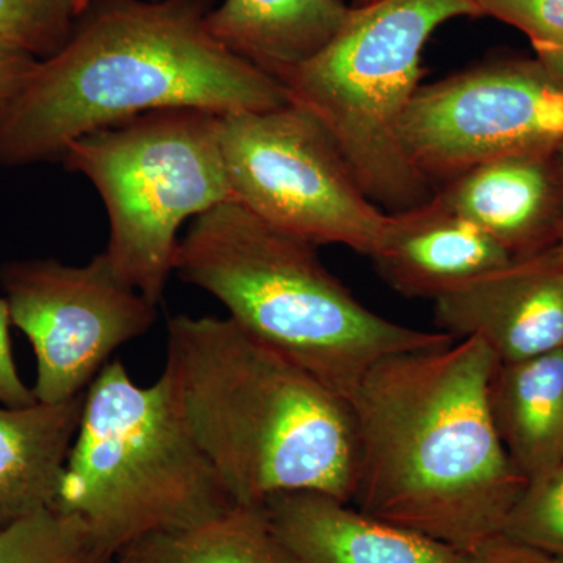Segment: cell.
<instances>
[{"label":"cell","mask_w":563,"mask_h":563,"mask_svg":"<svg viewBox=\"0 0 563 563\" xmlns=\"http://www.w3.org/2000/svg\"><path fill=\"white\" fill-rule=\"evenodd\" d=\"M498 362L470 336L376 363L350 399L357 440L351 504L463 554L501 536L528 481L488 409Z\"/></svg>","instance_id":"obj_1"},{"label":"cell","mask_w":563,"mask_h":563,"mask_svg":"<svg viewBox=\"0 0 563 563\" xmlns=\"http://www.w3.org/2000/svg\"><path fill=\"white\" fill-rule=\"evenodd\" d=\"M214 0H96L38 60L0 122V168L60 161L70 141L165 109H279V80L207 29Z\"/></svg>","instance_id":"obj_2"},{"label":"cell","mask_w":563,"mask_h":563,"mask_svg":"<svg viewBox=\"0 0 563 563\" xmlns=\"http://www.w3.org/2000/svg\"><path fill=\"white\" fill-rule=\"evenodd\" d=\"M233 504L287 493L351 503L357 440L350 402L231 318L168 321L163 369Z\"/></svg>","instance_id":"obj_3"},{"label":"cell","mask_w":563,"mask_h":563,"mask_svg":"<svg viewBox=\"0 0 563 563\" xmlns=\"http://www.w3.org/2000/svg\"><path fill=\"white\" fill-rule=\"evenodd\" d=\"M174 273L347 402L384 358L455 342L446 333L380 317L322 265L314 244L233 201L191 221L177 246Z\"/></svg>","instance_id":"obj_4"},{"label":"cell","mask_w":563,"mask_h":563,"mask_svg":"<svg viewBox=\"0 0 563 563\" xmlns=\"http://www.w3.org/2000/svg\"><path fill=\"white\" fill-rule=\"evenodd\" d=\"M232 506L181 415L168 374L143 387L124 363L111 361L85 391L52 509L111 563L144 537Z\"/></svg>","instance_id":"obj_5"},{"label":"cell","mask_w":563,"mask_h":563,"mask_svg":"<svg viewBox=\"0 0 563 563\" xmlns=\"http://www.w3.org/2000/svg\"><path fill=\"white\" fill-rule=\"evenodd\" d=\"M479 18L477 0H376L352 9L335 36L279 80L320 122L363 191L387 213L432 198L404 154L399 129L421 87L422 51L455 18Z\"/></svg>","instance_id":"obj_6"},{"label":"cell","mask_w":563,"mask_h":563,"mask_svg":"<svg viewBox=\"0 0 563 563\" xmlns=\"http://www.w3.org/2000/svg\"><path fill=\"white\" fill-rule=\"evenodd\" d=\"M220 131L218 114L165 109L88 133L63 152L66 169L101 195L111 269L155 306L174 273L181 225L232 201Z\"/></svg>","instance_id":"obj_7"},{"label":"cell","mask_w":563,"mask_h":563,"mask_svg":"<svg viewBox=\"0 0 563 563\" xmlns=\"http://www.w3.org/2000/svg\"><path fill=\"white\" fill-rule=\"evenodd\" d=\"M232 201L303 242L372 257L388 213L368 198L320 122L288 102L221 117Z\"/></svg>","instance_id":"obj_8"},{"label":"cell","mask_w":563,"mask_h":563,"mask_svg":"<svg viewBox=\"0 0 563 563\" xmlns=\"http://www.w3.org/2000/svg\"><path fill=\"white\" fill-rule=\"evenodd\" d=\"M399 139L431 185L509 155L555 154L563 143V80L539 60H521L421 85Z\"/></svg>","instance_id":"obj_9"},{"label":"cell","mask_w":563,"mask_h":563,"mask_svg":"<svg viewBox=\"0 0 563 563\" xmlns=\"http://www.w3.org/2000/svg\"><path fill=\"white\" fill-rule=\"evenodd\" d=\"M13 325L36 358V402L58 404L87 391L118 347L150 332L157 306L124 284L98 254L84 266L54 258L0 266Z\"/></svg>","instance_id":"obj_10"},{"label":"cell","mask_w":563,"mask_h":563,"mask_svg":"<svg viewBox=\"0 0 563 563\" xmlns=\"http://www.w3.org/2000/svg\"><path fill=\"white\" fill-rule=\"evenodd\" d=\"M439 331L483 340L499 362L563 350V254L559 244L433 301Z\"/></svg>","instance_id":"obj_11"},{"label":"cell","mask_w":563,"mask_h":563,"mask_svg":"<svg viewBox=\"0 0 563 563\" xmlns=\"http://www.w3.org/2000/svg\"><path fill=\"white\" fill-rule=\"evenodd\" d=\"M372 258L393 290L432 301L514 261L501 244L435 192L420 206L388 213Z\"/></svg>","instance_id":"obj_12"},{"label":"cell","mask_w":563,"mask_h":563,"mask_svg":"<svg viewBox=\"0 0 563 563\" xmlns=\"http://www.w3.org/2000/svg\"><path fill=\"white\" fill-rule=\"evenodd\" d=\"M263 509L298 563H468V554L325 493H287Z\"/></svg>","instance_id":"obj_13"},{"label":"cell","mask_w":563,"mask_h":563,"mask_svg":"<svg viewBox=\"0 0 563 563\" xmlns=\"http://www.w3.org/2000/svg\"><path fill=\"white\" fill-rule=\"evenodd\" d=\"M435 195L483 229L514 258L558 242L563 174L554 154H520L483 163Z\"/></svg>","instance_id":"obj_14"},{"label":"cell","mask_w":563,"mask_h":563,"mask_svg":"<svg viewBox=\"0 0 563 563\" xmlns=\"http://www.w3.org/2000/svg\"><path fill=\"white\" fill-rule=\"evenodd\" d=\"M487 396L504 450L526 481L563 465V350L496 363Z\"/></svg>","instance_id":"obj_15"},{"label":"cell","mask_w":563,"mask_h":563,"mask_svg":"<svg viewBox=\"0 0 563 563\" xmlns=\"http://www.w3.org/2000/svg\"><path fill=\"white\" fill-rule=\"evenodd\" d=\"M84 402L0 406V528L54 507Z\"/></svg>","instance_id":"obj_16"},{"label":"cell","mask_w":563,"mask_h":563,"mask_svg":"<svg viewBox=\"0 0 563 563\" xmlns=\"http://www.w3.org/2000/svg\"><path fill=\"white\" fill-rule=\"evenodd\" d=\"M350 11L344 0H224L206 24L222 46L277 80L317 55Z\"/></svg>","instance_id":"obj_17"},{"label":"cell","mask_w":563,"mask_h":563,"mask_svg":"<svg viewBox=\"0 0 563 563\" xmlns=\"http://www.w3.org/2000/svg\"><path fill=\"white\" fill-rule=\"evenodd\" d=\"M111 563H298L273 531L263 507L233 504L224 512L152 533Z\"/></svg>","instance_id":"obj_18"},{"label":"cell","mask_w":563,"mask_h":563,"mask_svg":"<svg viewBox=\"0 0 563 563\" xmlns=\"http://www.w3.org/2000/svg\"><path fill=\"white\" fill-rule=\"evenodd\" d=\"M0 563H106L92 553L79 528L44 509L0 528Z\"/></svg>","instance_id":"obj_19"},{"label":"cell","mask_w":563,"mask_h":563,"mask_svg":"<svg viewBox=\"0 0 563 563\" xmlns=\"http://www.w3.org/2000/svg\"><path fill=\"white\" fill-rule=\"evenodd\" d=\"M501 536L563 561V465L528 481L507 515Z\"/></svg>","instance_id":"obj_20"},{"label":"cell","mask_w":563,"mask_h":563,"mask_svg":"<svg viewBox=\"0 0 563 563\" xmlns=\"http://www.w3.org/2000/svg\"><path fill=\"white\" fill-rule=\"evenodd\" d=\"M76 20L70 0H0V41L44 60L62 49Z\"/></svg>","instance_id":"obj_21"},{"label":"cell","mask_w":563,"mask_h":563,"mask_svg":"<svg viewBox=\"0 0 563 563\" xmlns=\"http://www.w3.org/2000/svg\"><path fill=\"white\" fill-rule=\"evenodd\" d=\"M483 16L506 22L531 41L537 60L563 80V0H477Z\"/></svg>","instance_id":"obj_22"},{"label":"cell","mask_w":563,"mask_h":563,"mask_svg":"<svg viewBox=\"0 0 563 563\" xmlns=\"http://www.w3.org/2000/svg\"><path fill=\"white\" fill-rule=\"evenodd\" d=\"M9 302L0 298V406L27 407L36 402L32 388H29L18 373L11 350Z\"/></svg>","instance_id":"obj_23"},{"label":"cell","mask_w":563,"mask_h":563,"mask_svg":"<svg viewBox=\"0 0 563 563\" xmlns=\"http://www.w3.org/2000/svg\"><path fill=\"white\" fill-rule=\"evenodd\" d=\"M36 63L32 55L0 41V122L24 90Z\"/></svg>","instance_id":"obj_24"},{"label":"cell","mask_w":563,"mask_h":563,"mask_svg":"<svg viewBox=\"0 0 563 563\" xmlns=\"http://www.w3.org/2000/svg\"><path fill=\"white\" fill-rule=\"evenodd\" d=\"M468 563H559V561L525 544L514 542L507 537L498 536L468 554Z\"/></svg>","instance_id":"obj_25"},{"label":"cell","mask_w":563,"mask_h":563,"mask_svg":"<svg viewBox=\"0 0 563 563\" xmlns=\"http://www.w3.org/2000/svg\"><path fill=\"white\" fill-rule=\"evenodd\" d=\"M70 2H73L74 13H76V16L79 18L81 13H85V11L90 9L96 0H70Z\"/></svg>","instance_id":"obj_26"},{"label":"cell","mask_w":563,"mask_h":563,"mask_svg":"<svg viewBox=\"0 0 563 563\" xmlns=\"http://www.w3.org/2000/svg\"><path fill=\"white\" fill-rule=\"evenodd\" d=\"M555 161H558L559 168H561V172L563 174V143L561 144V147H559L558 151H555Z\"/></svg>","instance_id":"obj_27"},{"label":"cell","mask_w":563,"mask_h":563,"mask_svg":"<svg viewBox=\"0 0 563 563\" xmlns=\"http://www.w3.org/2000/svg\"><path fill=\"white\" fill-rule=\"evenodd\" d=\"M376 2V0H354L352 2V9H358V7L369 5V3Z\"/></svg>","instance_id":"obj_28"},{"label":"cell","mask_w":563,"mask_h":563,"mask_svg":"<svg viewBox=\"0 0 563 563\" xmlns=\"http://www.w3.org/2000/svg\"><path fill=\"white\" fill-rule=\"evenodd\" d=\"M559 247H561L562 254H563V214L561 220V228H559V235H558V242Z\"/></svg>","instance_id":"obj_29"},{"label":"cell","mask_w":563,"mask_h":563,"mask_svg":"<svg viewBox=\"0 0 563 563\" xmlns=\"http://www.w3.org/2000/svg\"><path fill=\"white\" fill-rule=\"evenodd\" d=\"M559 563H563V561H559Z\"/></svg>","instance_id":"obj_30"}]
</instances>
